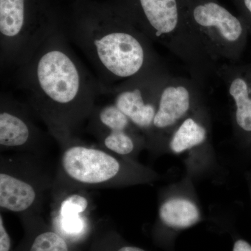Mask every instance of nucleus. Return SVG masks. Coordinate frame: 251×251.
Here are the masks:
<instances>
[{"label": "nucleus", "instance_id": "6", "mask_svg": "<svg viewBox=\"0 0 251 251\" xmlns=\"http://www.w3.org/2000/svg\"><path fill=\"white\" fill-rule=\"evenodd\" d=\"M192 16L196 31L214 62L240 59L248 41L247 29L240 20L213 1L198 4Z\"/></svg>", "mask_w": 251, "mask_h": 251}, {"label": "nucleus", "instance_id": "20", "mask_svg": "<svg viewBox=\"0 0 251 251\" xmlns=\"http://www.w3.org/2000/svg\"><path fill=\"white\" fill-rule=\"evenodd\" d=\"M249 184H250V190H251V175L249 176Z\"/></svg>", "mask_w": 251, "mask_h": 251}, {"label": "nucleus", "instance_id": "5", "mask_svg": "<svg viewBox=\"0 0 251 251\" xmlns=\"http://www.w3.org/2000/svg\"><path fill=\"white\" fill-rule=\"evenodd\" d=\"M147 23L144 34L151 42L170 50L187 66L196 79L202 78L214 68V62L201 41L179 30L176 0H139Z\"/></svg>", "mask_w": 251, "mask_h": 251}, {"label": "nucleus", "instance_id": "16", "mask_svg": "<svg viewBox=\"0 0 251 251\" xmlns=\"http://www.w3.org/2000/svg\"><path fill=\"white\" fill-rule=\"evenodd\" d=\"M11 249V239L6 227L2 214H0V251H9Z\"/></svg>", "mask_w": 251, "mask_h": 251}, {"label": "nucleus", "instance_id": "19", "mask_svg": "<svg viewBox=\"0 0 251 251\" xmlns=\"http://www.w3.org/2000/svg\"><path fill=\"white\" fill-rule=\"evenodd\" d=\"M243 1H244V5L246 9L251 16V0H243Z\"/></svg>", "mask_w": 251, "mask_h": 251}, {"label": "nucleus", "instance_id": "1", "mask_svg": "<svg viewBox=\"0 0 251 251\" xmlns=\"http://www.w3.org/2000/svg\"><path fill=\"white\" fill-rule=\"evenodd\" d=\"M15 77L25 103L57 143L77 135L88 121L101 89L60 30L17 68Z\"/></svg>", "mask_w": 251, "mask_h": 251}, {"label": "nucleus", "instance_id": "3", "mask_svg": "<svg viewBox=\"0 0 251 251\" xmlns=\"http://www.w3.org/2000/svg\"><path fill=\"white\" fill-rule=\"evenodd\" d=\"M57 143L60 156L51 191L55 201L81 190L145 184L156 178L152 171L134 160L88 145L77 135Z\"/></svg>", "mask_w": 251, "mask_h": 251}, {"label": "nucleus", "instance_id": "11", "mask_svg": "<svg viewBox=\"0 0 251 251\" xmlns=\"http://www.w3.org/2000/svg\"><path fill=\"white\" fill-rule=\"evenodd\" d=\"M218 72L227 84L238 138L243 148L251 153V62L226 66Z\"/></svg>", "mask_w": 251, "mask_h": 251}, {"label": "nucleus", "instance_id": "15", "mask_svg": "<svg viewBox=\"0 0 251 251\" xmlns=\"http://www.w3.org/2000/svg\"><path fill=\"white\" fill-rule=\"evenodd\" d=\"M29 251H69L66 239L57 231L46 230L37 234Z\"/></svg>", "mask_w": 251, "mask_h": 251}, {"label": "nucleus", "instance_id": "12", "mask_svg": "<svg viewBox=\"0 0 251 251\" xmlns=\"http://www.w3.org/2000/svg\"><path fill=\"white\" fill-rule=\"evenodd\" d=\"M77 192L69 193L56 201L58 206L52 222L54 229L64 237L75 239L87 230L86 214L90 202L87 196Z\"/></svg>", "mask_w": 251, "mask_h": 251}, {"label": "nucleus", "instance_id": "4", "mask_svg": "<svg viewBox=\"0 0 251 251\" xmlns=\"http://www.w3.org/2000/svg\"><path fill=\"white\" fill-rule=\"evenodd\" d=\"M42 156L14 153L0 157V207L23 216L39 215L46 195L52 191L54 173Z\"/></svg>", "mask_w": 251, "mask_h": 251}, {"label": "nucleus", "instance_id": "10", "mask_svg": "<svg viewBox=\"0 0 251 251\" xmlns=\"http://www.w3.org/2000/svg\"><path fill=\"white\" fill-rule=\"evenodd\" d=\"M191 80L168 77L162 86L152 129L147 145L154 146L163 135L172 133L199 102L197 85ZM172 135V134H171Z\"/></svg>", "mask_w": 251, "mask_h": 251}, {"label": "nucleus", "instance_id": "13", "mask_svg": "<svg viewBox=\"0 0 251 251\" xmlns=\"http://www.w3.org/2000/svg\"><path fill=\"white\" fill-rule=\"evenodd\" d=\"M158 220L165 228L179 232L201 221V210L194 201L182 196L167 198L158 207Z\"/></svg>", "mask_w": 251, "mask_h": 251}, {"label": "nucleus", "instance_id": "17", "mask_svg": "<svg viewBox=\"0 0 251 251\" xmlns=\"http://www.w3.org/2000/svg\"><path fill=\"white\" fill-rule=\"evenodd\" d=\"M232 251H251V244L242 238L234 241Z\"/></svg>", "mask_w": 251, "mask_h": 251}, {"label": "nucleus", "instance_id": "14", "mask_svg": "<svg viewBox=\"0 0 251 251\" xmlns=\"http://www.w3.org/2000/svg\"><path fill=\"white\" fill-rule=\"evenodd\" d=\"M207 135L205 126L193 112L172 133L168 147L172 152L181 154L203 145L207 139Z\"/></svg>", "mask_w": 251, "mask_h": 251}, {"label": "nucleus", "instance_id": "9", "mask_svg": "<svg viewBox=\"0 0 251 251\" xmlns=\"http://www.w3.org/2000/svg\"><path fill=\"white\" fill-rule=\"evenodd\" d=\"M27 104L2 93L0 98V149L1 151L42 156L47 135L36 126Z\"/></svg>", "mask_w": 251, "mask_h": 251}, {"label": "nucleus", "instance_id": "2", "mask_svg": "<svg viewBox=\"0 0 251 251\" xmlns=\"http://www.w3.org/2000/svg\"><path fill=\"white\" fill-rule=\"evenodd\" d=\"M117 22L110 18L80 21L67 37L90 63L100 85L111 87L166 71L147 36Z\"/></svg>", "mask_w": 251, "mask_h": 251}, {"label": "nucleus", "instance_id": "7", "mask_svg": "<svg viewBox=\"0 0 251 251\" xmlns=\"http://www.w3.org/2000/svg\"><path fill=\"white\" fill-rule=\"evenodd\" d=\"M168 75L166 71L152 73L111 87L101 85L100 93L108 97L129 119L148 140L152 129L160 92Z\"/></svg>", "mask_w": 251, "mask_h": 251}, {"label": "nucleus", "instance_id": "18", "mask_svg": "<svg viewBox=\"0 0 251 251\" xmlns=\"http://www.w3.org/2000/svg\"><path fill=\"white\" fill-rule=\"evenodd\" d=\"M113 251H146L141 248L134 247V246L125 245L119 247L116 250Z\"/></svg>", "mask_w": 251, "mask_h": 251}, {"label": "nucleus", "instance_id": "8", "mask_svg": "<svg viewBox=\"0 0 251 251\" xmlns=\"http://www.w3.org/2000/svg\"><path fill=\"white\" fill-rule=\"evenodd\" d=\"M87 122V130L99 146L117 156L134 160L147 145L143 133L110 100L101 105L97 103Z\"/></svg>", "mask_w": 251, "mask_h": 251}]
</instances>
